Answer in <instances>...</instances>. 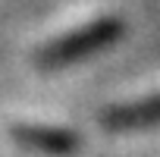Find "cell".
Listing matches in <instances>:
<instances>
[{"label":"cell","instance_id":"cell-1","mask_svg":"<svg viewBox=\"0 0 160 157\" xmlns=\"http://www.w3.org/2000/svg\"><path fill=\"white\" fill-rule=\"evenodd\" d=\"M154 119H160V94L151 98V101L122 107L110 116V123H116V126H135V123H154Z\"/></svg>","mask_w":160,"mask_h":157}]
</instances>
